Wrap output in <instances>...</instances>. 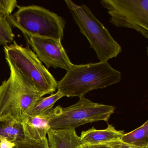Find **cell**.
Wrapping results in <instances>:
<instances>
[{"instance_id": "1", "label": "cell", "mask_w": 148, "mask_h": 148, "mask_svg": "<svg viewBox=\"0 0 148 148\" xmlns=\"http://www.w3.org/2000/svg\"><path fill=\"white\" fill-rule=\"evenodd\" d=\"M121 79V73L108 62L73 64L58 81V90L64 97L80 98L90 91L117 84Z\"/></svg>"}, {"instance_id": "2", "label": "cell", "mask_w": 148, "mask_h": 148, "mask_svg": "<svg viewBox=\"0 0 148 148\" xmlns=\"http://www.w3.org/2000/svg\"><path fill=\"white\" fill-rule=\"evenodd\" d=\"M10 77L0 85V119L21 122L28 110L43 95L9 61Z\"/></svg>"}, {"instance_id": "3", "label": "cell", "mask_w": 148, "mask_h": 148, "mask_svg": "<svg viewBox=\"0 0 148 148\" xmlns=\"http://www.w3.org/2000/svg\"><path fill=\"white\" fill-rule=\"evenodd\" d=\"M80 32L88 40L99 62H108L122 51V47L86 5L65 0Z\"/></svg>"}, {"instance_id": "4", "label": "cell", "mask_w": 148, "mask_h": 148, "mask_svg": "<svg viewBox=\"0 0 148 148\" xmlns=\"http://www.w3.org/2000/svg\"><path fill=\"white\" fill-rule=\"evenodd\" d=\"M8 19L23 34L63 39L65 20L58 14L38 5L20 6Z\"/></svg>"}, {"instance_id": "5", "label": "cell", "mask_w": 148, "mask_h": 148, "mask_svg": "<svg viewBox=\"0 0 148 148\" xmlns=\"http://www.w3.org/2000/svg\"><path fill=\"white\" fill-rule=\"evenodd\" d=\"M8 59L25 77L43 96L51 94L58 89V81L40 62L29 45L24 47L14 40L4 46Z\"/></svg>"}, {"instance_id": "6", "label": "cell", "mask_w": 148, "mask_h": 148, "mask_svg": "<svg viewBox=\"0 0 148 148\" xmlns=\"http://www.w3.org/2000/svg\"><path fill=\"white\" fill-rule=\"evenodd\" d=\"M68 107L58 106L53 108L49 115L48 125L53 129H76L82 125L98 121L108 122L115 107L92 102L85 97Z\"/></svg>"}, {"instance_id": "7", "label": "cell", "mask_w": 148, "mask_h": 148, "mask_svg": "<svg viewBox=\"0 0 148 148\" xmlns=\"http://www.w3.org/2000/svg\"><path fill=\"white\" fill-rule=\"evenodd\" d=\"M100 3L116 27L133 29L148 38V0H103Z\"/></svg>"}, {"instance_id": "8", "label": "cell", "mask_w": 148, "mask_h": 148, "mask_svg": "<svg viewBox=\"0 0 148 148\" xmlns=\"http://www.w3.org/2000/svg\"><path fill=\"white\" fill-rule=\"evenodd\" d=\"M23 35L38 58L47 69L52 67L67 71L73 64L66 54L61 40Z\"/></svg>"}, {"instance_id": "9", "label": "cell", "mask_w": 148, "mask_h": 148, "mask_svg": "<svg viewBox=\"0 0 148 148\" xmlns=\"http://www.w3.org/2000/svg\"><path fill=\"white\" fill-rule=\"evenodd\" d=\"M51 111L37 116L26 115L21 122L25 138L38 141L47 138Z\"/></svg>"}, {"instance_id": "10", "label": "cell", "mask_w": 148, "mask_h": 148, "mask_svg": "<svg viewBox=\"0 0 148 148\" xmlns=\"http://www.w3.org/2000/svg\"><path fill=\"white\" fill-rule=\"evenodd\" d=\"M50 148H79L80 137L75 129H49L47 132Z\"/></svg>"}, {"instance_id": "11", "label": "cell", "mask_w": 148, "mask_h": 148, "mask_svg": "<svg viewBox=\"0 0 148 148\" xmlns=\"http://www.w3.org/2000/svg\"><path fill=\"white\" fill-rule=\"evenodd\" d=\"M124 134L123 130H117L112 125L104 130H97L94 127L81 132L80 141L81 145L98 144L120 139Z\"/></svg>"}, {"instance_id": "12", "label": "cell", "mask_w": 148, "mask_h": 148, "mask_svg": "<svg viewBox=\"0 0 148 148\" xmlns=\"http://www.w3.org/2000/svg\"><path fill=\"white\" fill-rule=\"evenodd\" d=\"M22 124L9 118L0 119V139L6 138L17 143L25 139Z\"/></svg>"}, {"instance_id": "13", "label": "cell", "mask_w": 148, "mask_h": 148, "mask_svg": "<svg viewBox=\"0 0 148 148\" xmlns=\"http://www.w3.org/2000/svg\"><path fill=\"white\" fill-rule=\"evenodd\" d=\"M63 97H64V95L58 90L46 97H41L37 99L32 106L27 115L37 116L47 113L50 111L53 108L55 103Z\"/></svg>"}, {"instance_id": "14", "label": "cell", "mask_w": 148, "mask_h": 148, "mask_svg": "<svg viewBox=\"0 0 148 148\" xmlns=\"http://www.w3.org/2000/svg\"><path fill=\"white\" fill-rule=\"evenodd\" d=\"M122 142L137 147H148V121L136 130L124 134L120 138Z\"/></svg>"}, {"instance_id": "15", "label": "cell", "mask_w": 148, "mask_h": 148, "mask_svg": "<svg viewBox=\"0 0 148 148\" xmlns=\"http://www.w3.org/2000/svg\"><path fill=\"white\" fill-rule=\"evenodd\" d=\"M15 35L8 19L0 16V42L5 46L14 41Z\"/></svg>"}, {"instance_id": "16", "label": "cell", "mask_w": 148, "mask_h": 148, "mask_svg": "<svg viewBox=\"0 0 148 148\" xmlns=\"http://www.w3.org/2000/svg\"><path fill=\"white\" fill-rule=\"evenodd\" d=\"M14 148H50L47 138L41 140H33L25 138L23 141L15 143Z\"/></svg>"}, {"instance_id": "17", "label": "cell", "mask_w": 148, "mask_h": 148, "mask_svg": "<svg viewBox=\"0 0 148 148\" xmlns=\"http://www.w3.org/2000/svg\"><path fill=\"white\" fill-rule=\"evenodd\" d=\"M18 6L16 0H0V16L8 19Z\"/></svg>"}, {"instance_id": "18", "label": "cell", "mask_w": 148, "mask_h": 148, "mask_svg": "<svg viewBox=\"0 0 148 148\" xmlns=\"http://www.w3.org/2000/svg\"><path fill=\"white\" fill-rule=\"evenodd\" d=\"M105 143L107 144L113 148H148V147L142 148L126 143L122 142L120 139H117L115 141H111Z\"/></svg>"}, {"instance_id": "19", "label": "cell", "mask_w": 148, "mask_h": 148, "mask_svg": "<svg viewBox=\"0 0 148 148\" xmlns=\"http://www.w3.org/2000/svg\"><path fill=\"white\" fill-rule=\"evenodd\" d=\"M15 145V142L6 138L0 139V148H14Z\"/></svg>"}, {"instance_id": "20", "label": "cell", "mask_w": 148, "mask_h": 148, "mask_svg": "<svg viewBox=\"0 0 148 148\" xmlns=\"http://www.w3.org/2000/svg\"><path fill=\"white\" fill-rule=\"evenodd\" d=\"M79 148H113L107 144L99 143L98 144H83L80 145Z\"/></svg>"}, {"instance_id": "21", "label": "cell", "mask_w": 148, "mask_h": 148, "mask_svg": "<svg viewBox=\"0 0 148 148\" xmlns=\"http://www.w3.org/2000/svg\"><path fill=\"white\" fill-rule=\"evenodd\" d=\"M2 45V44H1V43L0 42V45Z\"/></svg>"}]
</instances>
